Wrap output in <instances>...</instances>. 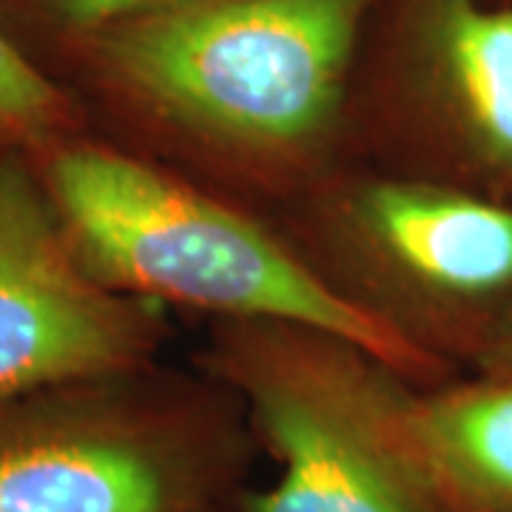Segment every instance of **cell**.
<instances>
[{
    "label": "cell",
    "mask_w": 512,
    "mask_h": 512,
    "mask_svg": "<svg viewBox=\"0 0 512 512\" xmlns=\"http://www.w3.org/2000/svg\"><path fill=\"white\" fill-rule=\"evenodd\" d=\"M237 439L191 404L77 402L0 416V512H231Z\"/></svg>",
    "instance_id": "obj_3"
},
{
    "label": "cell",
    "mask_w": 512,
    "mask_h": 512,
    "mask_svg": "<svg viewBox=\"0 0 512 512\" xmlns=\"http://www.w3.org/2000/svg\"><path fill=\"white\" fill-rule=\"evenodd\" d=\"M413 447L450 512H512V376L410 402Z\"/></svg>",
    "instance_id": "obj_8"
},
{
    "label": "cell",
    "mask_w": 512,
    "mask_h": 512,
    "mask_svg": "<svg viewBox=\"0 0 512 512\" xmlns=\"http://www.w3.org/2000/svg\"><path fill=\"white\" fill-rule=\"evenodd\" d=\"M55 83L32 63L0 20V126L37 131L63 117Z\"/></svg>",
    "instance_id": "obj_9"
},
{
    "label": "cell",
    "mask_w": 512,
    "mask_h": 512,
    "mask_svg": "<svg viewBox=\"0 0 512 512\" xmlns=\"http://www.w3.org/2000/svg\"><path fill=\"white\" fill-rule=\"evenodd\" d=\"M52 197L80 262L103 285L313 330L387 367L419 362L399 330L333 291L254 222L137 160L66 151L52 165Z\"/></svg>",
    "instance_id": "obj_2"
},
{
    "label": "cell",
    "mask_w": 512,
    "mask_h": 512,
    "mask_svg": "<svg viewBox=\"0 0 512 512\" xmlns=\"http://www.w3.org/2000/svg\"><path fill=\"white\" fill-rule=\"evenodd\" d=\"M399 26L478 146L512 174V3L399 0Z\"/></svg>",
    "instance_id": "obj_7"
},
{
    "label": "cell",
    "mask_w": 512,
    "mask_h": 512,
    "mask_svg": "<svg viewBox=\"0 0 512 512\" xmlns=\"http://www.w3.org/2000/svg\"><path fill=\"white\" fill-rule=\"evenodd\" d=\"M365 225L419 282L456 296L512 285V211L436 185L384 183L365 197Z\"/></svg>",
    "instance_id": "obj_6"
},
{
    "label": "cell",
    "mask_w": 512,
    "mask_h": 512,
    "mask_svg": "<svg viewBox=\"0 0 512 512\" xmlns=\"http://www.w3.org/2000/svg\"><path fill=\"white\" fill-rule=\"evenodd\" d=\"M146 0H0V12L12 9L55 37L80 35L123 15Z\"/></svg>",
    "instance_id": "obj_10"
},
{
    "label": "cell",
    "mask_w": 512,
    "mask_h": 512,
    "mask_svg": "<svg viewBox=\"0 0 512 512\" xmlns=\"http://www.w3.org/2000/svg\"><path fill=\"white\" fill-rule=\"evenodd\" d=\"M148 330V316L89 274L32 183L0 165V402L114 376Z\"/></svg>",
    "instance_id": "obj_5"
},
{
    "label": "cell",
    "mask_w": 512,
    "mask_h": 512,
    "mask_svg": "<svg viewBox=\"0 0 512 512\" xmlns=\"http://www.w3.org/2000/svg\"><path fill=\"white\" fill-rule=\"evenodd\" d=\"M373 0H146L60 37L117 92L248 146H296L342 106Z\"/></svg>",
    "instance_id": "obj_1"
},
{
    "label": "cell",
    "mask_w": 512,
    "mask_h": 512,
    "mask_svg": "<svg viewBox=\"0 0 512 512\" xmlns=\"http://www.w3.org/2000/svg\"><path fill=\"white\" fill-rule=\"evenodd\" d=\"M279 478L239 512H450L413 447L410 402L339 359L239 370Z\"/></svg>",
    "instance_id": "obj_4"
},
{
    "label": "cell",
    "mask_w": 512,
    "mask_h": 512,
    "mask_svg": "<svg viewBox=\"0 0 512 512\" xmlns=\"http://www.w3.org/2000/svg\"><path fill=\"white\" fill-rule=\"evenodd\" d=\"M510 370H512V359H510Z\"/></svg>",
    "instance_id": "obj_11"
}]
</instances>
